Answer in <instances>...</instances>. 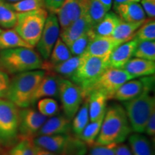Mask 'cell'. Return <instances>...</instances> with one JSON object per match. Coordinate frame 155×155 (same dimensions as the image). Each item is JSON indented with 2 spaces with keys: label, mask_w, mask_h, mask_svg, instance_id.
Here are the masks:
<instances>
[{
  "label": "cell",
  "mask_w": 155,
  "mask_h": 155,
  "mask_svg": "<svg viewBox=\"0 0 155 155\" xmlns=\"http://www.w3.org/2000/svg\"><path fill=\"white\" fill-rule=\"evenodd\" d=\"M72 56L67 45L59 37L52 50L49 58L46 61L50 65H55L67 61Z\"/></svg>",
  "instance_id": "83f0119b"
},
{
  "label": "cell",
  "mask_w": 155,
  "mask_h": 155,
  "mask_svg": "<svg viewBox=\"0 0 155 155\" xmlns=\"http://www.w3.org/2000/svg\"><path fill=\"white\" fill-rule=\"evenodd\" d=\"M104 116L95 121H89L78 137V138L86 143L88 147H93L95 144L98 134L100 132Z\"/></svg>",
  "instance_id": "f1b7e54d"
},
{
  "label": "cell",
  "mask_w": 155,
  "mask_h": 155,
  "mask_svg": "<svg viewBox=\"0 0 155 155\" xmlns=\"http://www.w3.org/2000/svg\"><path fill=\"white\" fill-rule=\"evenodd\" d=\"M96 36H95L91 29L88 32L82 35L79 38H78L76 40L71 42L68 47L72 55L78 56L83 54V53L86 51L90 42Z\"/></svg>",
  "instance_id": "1f68e13d"
},
{
  "label": "cell",
  "mask_w": 155,
  "mask_h": 155,
  "mask_svg": "<svg viewBox=\"0 0 155 155\" xmlns=\"http://www.w3.org/2000/svg\"><path fill=\"white\" fill-rule=\"evenodd\" d=\"M88 0H65L63 6L56 13L61 30L67 28L86 12Z\"/></svg>",
  "instance_id": "5bb4252c"
},
{
  "label": "cell",
  "mask_w": 155,
  "mask_h": 155,
  "mask_svg": "<svg viewBox=\"0 0 155 155\" xmlns=\"http://www.w3.org/2000/svg\"><path fill=\"white\" fill-rule=\"evenodd\" d=\"M16 48H34L25 42L15 29L2 30L0 32V50Z\"/></svg>",
  "instance_id": "d4e9b609"
},
{
  "label": "cell",
  "mask_w": 155,
  "mask_h": 155,
  "mask_svg": "<svg viewBox=\"0 0 155 155\" xmlns=\"http://www.w3.org/2000/svg\"><path fill=\"white\" fill-rule=\"evenodd\" d=\"M71 120L64 114L49 117L39 130L38 136L55 135L71 134Z\"/></svg>",
  "instance_id": "ac0fdd59"
},
{
  "label": "cell",
  "mask_w": 155,
  "mask_h": 155,
  "mask_svg": "<svg viewBox=\"0 0 155 155\" xmlns=\"http://www.w3.org/2000/svg\"><path fill=\"white\" fill-rule=\"evenodd\" d=\"M134 78L154 75L155 62L139 58H131L122 68Z\"/></svg>",
  "instance_id": "ffe728a7"
},
{
  "label": "cell",
  "mask_w": 155,
  "mask_h": 155,
  "mask_svg": "<svg viewBox=\"0 0 155 155\" xmlns=\"http://www.w3.org/2000/svg\"><path fill=\"white\" fill-rule=\"evenodd\" d=\"M45 75V71L41 69L15 74L10 79L5 98L20 108L30 107L34 93Z\"/></svg>",
  "instance_id": "7a4b0ae2"
},
{
  "label": "cell",
  "mask_w": 155,
  "mask_h": 155,
  "mask_svg": "<svg viewBox=\"0 0 155 155\" xmlns=\"http://www.w3.org/2000/svg\"><path fill=\"white\" fill-rule=\"evenodd\" d=\"M81 62L69 80L82 89L85 99L88 98L90 90L97 79L108 68V57H96L81 55Z\"/></svg>",
  "instance_id": "277c9868"
},
{
  "label": "cell",
  "mask_w": 155,
  "mask_h": 155,
  "mask_svg": "<svg viewBox=\"0 0 155 155\" xmlns=\"http://www.w3.org/2000/svg\"><path fill=\"white\" fill-rule=\"evenodd\" d=\"M47 119L48 117L34 108H19L18 140L22 139H33Z\"/></svg>",
  "instance_id": "7c38bea8"
},
{
  "label": "cell",
  "mask_w": 155,
  "mask_h": 155,
  "mask_svg": "<svg viewBox=\"0 0 155 155\" xmlns=\"http://www.w3.org/2000/svg\"><path fill=\"white\" fill-rule=\"evenodd\" d=\"M117 145H94L89 152V155H114Z\"/></svg>",
  "instance_id": "74e56055"
},
{
  "label": "cell",
  "mask_w": 155,
  "mask_h": 155,
  "mask_svg": "<svg viewBox=\"0 0 155 155\" xmlns=\"http://www.w3.org/2000/svg\"><path fill=\"white\" fill-rule=\"evenodd\" d=\"M48 16V12L45 8L17 13L15 30L30 46L35 47L41 36Z\"/></svg>",
  "instance_id": "52a82bcc"
},
{
  "label": "cell",
  "mask_w": 155,
  "mask_h": 155,
  "mask_svg": "<svg viewBox=\"0 0 155 155\" xmlns=\"http://www.w3.org/2000/svg\"><path fill=\"white\" fill-rule=\"evenodd\" d=\"M88 113L90 121H95L104 116L106 110L107 98L102 93L94 91L88 96Z\"/></svg>",
  "instance_id": "7402d4cb"
},
{
  "label": "cell",
  "mask_w": 155,
  "mask_h": 155,
  "mask_svg": "<svg viewBox=\"0 0 155 155\" xmlns=\"http://www.w3.org/2000/svg\"><path fill=\"white\" fill-rule=\"evenodd\" d=\"M114 155H133L130 148L126 144H118Z\"/></svg>",
  "instance_id": "7bdbcfd3"
},
{
  "label": "cell",
  "mask_w": 155,
  "mask_h": 155,
  "mask_svg": "<svg viewBox=\"0 0 155 155\" xmlns=\"http://www.w3.org/2000/svg\"><path fill=\"white\" fill-rule=\"evenodd\" d=\"M89 121L90 119L88 113V98H86L71 120V130L73 134L78 137Z\"/></svg>",
  "instance_id": "4316f807"
},
{
  "label": "cell",
  "mask_w": 155,
  "mask_h": 155,
  "mask_svg": "<svg viewBox=\"0 0 155 155\" xmlns=\"http://www.w3.org/2000/svg\"><path fill=\"white\" fill-rule=\"evenodd\" d=\"M120 21L121 19L116 13L108 12L104 18L92 28V30L95 36H111Z\"/></svg>",
  "instance_id": "cb8c5ba5"
},
{
  "label": "cell",
  "mask_w": 155,
  "mask_h": 155,
  "mask_svg": "<svg viewBox=\"0 0 155 155\" xmlns=\"http://www.w3.org/2000/svg\"><path fill=\"white\" fill-rule=\"evenodd\" d=\"M2 32V30H1V28H0V32Z\"/></svg>",
  "instance_id": "c3c4849f"
},
{
  "label": "cell",
  "mask_w": 155,
  "mask_h": 155,
  "mask_svg": "<svg viewBox=\"0 0 155 155\" xmlns=\"http://www.w3.org/2000/svg\"><path fill=\"white\" fill-rule=\"evenodd\" d=\"M141 0H113L114 2V7L121 5V4H129L134 2H139Z\"/></svg>",
  "instance_id": "f6af8a7d"
},
{
  "label": "cell",
  "mask_w": 155,
  "mask_h": 155,
  "mask_svg": "<svg viewBox=\"0 0 155 155\" xmlns=\"http://www.w3.org/2000/svg\"><path fill=\"white\" fill-rule=\"evenodd\" d=\"M121 44L112 36H96L91 40L86 51L82 55L96 56V57H108L116 47Z\"/></svg>",
  "instance_id": "e0dca14e"
},
{
  "label": "cell",
  "mask_w": 155,
  "mask_h": 155,
  "mask_svg": "<svg viewBox=\"0 0 155 155\" xmlns=\"http://www.w3.org/2000/svg\"><path fill=\"white\" fill-rule=\"evenodd\" d=\"M101 4H102L108 11L111 8L112 4H113V0H98Z\"/></svg>",
  "instance_id": "bcb514c9"
},
{
  "label": "cell",
  "mask_w": 155,
  "mask_h": 155,
  "mask_svg": "<svg viewBox=\"0 0 155 155\" xmlns=\"http://www.w3.org/2000/svg\"><path fill=\"white\" fill-rule=\"evenodd\" d=\"M45 8L50 13L56 14L57 12L61 8L65 0H44Z\"/></svg>",
  "instance_id": "60d3db41"
},
{
  "label": "cell",
  "mask_w": 155,
  "mask_h": 155,
  "mask_svg": "<svg viewBox=\"0 0 155 155\" xmlns=\"http://www.w3.org/2000/svg\"><path fill=\"white\" fill-rule=\"evenodd\" d=\"M151 93L144 91L133 99L123 102L133 133H144L147 121L155 111V98Z\"/></svg>",
  "instance_id": "8992f818"
},
{
  "label": "cell",
  "mask_w": 155,
  "mask_h": 155,
  "mask_svg": "<svg viewBox=\"0 0 155 155\" xmlns=\"http://www.w3.org/2000/svg\"><path fill=\"white\" fill-rule=\"evenodd\" d=\"M108 12L109 11L98 0H88L86 14L94 27L104 18Z\"/></svg>",
  "instance_id": "4dcf8cb0"
},
{
  "label": "cell",
  "mask_w": 155,
  "mask_h": 155,
  "mask_svg": "<svg viewBox=\"0 0 155 155\" xmlns=\"http://www.w3.org/2000/svg\"><path fill=\"white\" fill-rule=\"evenodd\" d=\"M35 145V144H34ZM35 155H57L55 153L35 145Z\"/></svg>",
  "instance_id": "ee69618b"
},
{
  "label": "cell",
  "mask_w": 155,
  "mask_h": 155,
  "mask_svg": "<svg viewBox=\"0 0 155 155\" xmlns=\"http://www.w3.org/2000/svg\"><path fill=\"white\" fill-rule=\"evenodd\" d=\"M133 78H134L123 68L109 67L97 79L91 88L90 93L96 91L105 95L108 100L112 99L118 89L124 83Z\"/></svg>",
  "instance_id": "30bf717a"
},
{
  "label": "cell",
  "mask_w": 155,
  "mask_h": 155,
  "mask_svg": "<svg viewBox=\"0 0 155 155\" xmlns=\"http://www.w3.org/2000/svg\"><path fill=\"white\" fill-rule=\"evenodd\" d=\"M6 155H35L33 139H19Z\"/></svg>",
  "instance_id": "8d00e7d4"
},
{
  "label": "cell",
  "mask_w": 155,
  "mask_h": 155,
  "mask_svg": "<svg viewBox=\"0 0 155 155\" xmlns=\"http://www.w3.org/2000/svg\"><path fill=\"white\" fill-rule=\"evenodd\" d=\"M58 97L64 115L72 120L85 100L82 89L69 79L59 76Z\"/></svg>",
  "instance_id": "9c48e42d"
},
{
  "label": "cell",
  "mask_w": 155,
  "mask_h": 155,
  "mask_svg": "<svg viewBox=\"0 0 155 155\" xmlns=\"http://www.w3.org/2000/svg\"><path fill=\"white\" fill-rule=\"evenodd\" d=\"M43 60L33 48H16L0 50V69L7 74H17L41 69Z\"/></svg>",
  "instance_id": "3957f363"
},
{
  "label": "cell",
  "mask_w": 155,
  "mask_h": 155,
  "mask_svg": "<svg viewBox=\"0 0 155 155\" xmlns=\"http://www.w3.org/2000/svg\"><path fill=\"white\" fill-rule=\"evenodd\" d=\"M2 155H6V154H2Z\"/></svg>",
  "instance_id": "681fc988"
},
{
  "label": "cell",
  "mask_w": 155,
  "mask_h": 155,
  "mask_svg": "<svg viewBox=\"0 0 155 155\" xmlns=\"http://www.w3.org/2000/svg\"><path fill=\"white\" fill-rule=\"evenodd\" d=\"M34 144L57 155H85L87 145L74 134L43 135L33 139Z\"/></svg>",
  "instance_id": "5b68a950"
},
{
  "label": "cell",
  "mask_w": 155,
  "mask_h": 155,
  "mask_svg": "<svg viewBox=\"0 0 155 155\" xmlns=\"http://www.w3.org/2000/svg\"><path fill=\"white\" fill-rule=\"evenodd\" d=\"M7 2H16L20 1V0H6Z\"/></svg>",
  "instance_id": "7dc6e473"
},
{
  "label": "cell",
  "mask_w": 155,
  "mask_h": 155,
  "mask_svg": "<svg viewBox=\"0 0 155 155\" xmlns=\"http://www.w3.org/2000/svg\"><path fill=\"white\" fill-rule=\"evenodd\" d=\"M133 57L155 61V42H138L134 53Z\"/></svg>",
  "instance_id": "836d02e7"
},
{
  "label": "cell",
  "mask_w": 155,
  "mask_h": 155,
  "mask_svg": "<svg viewBox=\"0 0 155 155\" xmlns=\"http://www.w3.org/2000/svg\"><path fill=\"white\" fill-rule=\"evenodd\" d=\"M61 28L57 15L50 13L46 19L40 40L36 45L38 53L43 61L49 58L52 50L60 37Z\"/></svg>",
  "instance_id": "8fae6325"
},
{
  "label": "cell",
  "mask_w": 155,
  "mask_h": 155,
  "mask_svg": "<svg viewBox=\"0 0 155 155\" xmlns=\"http://www.w3.org/2000/svg\"><path fill=\"white\" fill-rule=\"evenodd\" d=\"M93 28L94 26L92 23L85 12L81 15L79 18L71 23L67 28L61 30L60 38L68 46L71 42L82 35L88 32Z\"/></svg>",
  "instance_id": "9a60e30c"
},
{
  "label": "cell",
  "mask_w": 155,
  "mask_h": 155,
  "mask_svg": "<svg viewBox=\"0 0 155 155\" xmlns=\"http://www.w3.org/2000/svg\"><path fill=\"white\" fill-rule=\"evenodd\" d=\"M144 22H127L121 20L111 36L121 43L129 41L134 38L136 32Z\"/></svg>",
  "instance_id": "484cf974"
},
{
  "label": "cell",
  "mask_w": 155,
  "mask_h": 155,
  "mask_svg": "<svg viewBox=\"0 0 155 155\" xmlns=\"http://www.w3.org/2000/svg\"><path fill=\"white\" fill-rule=\"evenodd\" d=\"M144 133H146L150 137H154L155 135V111L153 112L147 121Z\"/></svg>",
  "instance_id": "b9f144b4"
},
{
  "label": "cell",
  "mask_w": 155,
  "mask_h": 155,
  "mask_svg": "<svg viewBox=\"0 0 155 155\" xmlns=\"http://www.w3.org/2000/svg\"><path fill=\"white\" fill-rule=\"evenodd\" d=\"M9 5L17 13L27 12L45 8L44 0H20L16 2L9 3Z\"/></svg>",
  "instance_id": "e575fe53"
},
{
  "label": "cell",
  "mask_w": 155,
  "mask_h": 155,
  "mask_svg": "<svg viewBox=\"0 0 155 155\" xmlns=\"http://www.w3.org/2000/svg\"><path fill=\"white\" fill-rule=\"evenodd\" d=\"M129 148L133 155H154L153 146L146 136L134 133L129 136Z\"/></svg>",
  "instance_id": "603a6c76"
},
{
  "label": "cell",
  "mask_w": 155,
  "mask_h": 155,
  "mask_svg": "<svg viewBox=\"0 0 155 155\" xmlns=\"http://www.w3.org/2000/svg\"><path fill=\"white\" fill-rule=\"evenodd\" d=\"M154 87V75L131 79L124 83L114 96V99L125 102L139 96L144 91L152 92Z\"/></svg>",
  "instance_id": "4fadbf2b"
},
{
  "label": "cell",
  "mask_w": 155,
  "mask_h": 155,
  "mask_svg": "<svg viewBox=\"0 0 155 155\" xmlns=\"http://www.w3.org/2000/svg\"><path fill=\"white\" fill-rule=\"evenodd\" d=\"M121 20L127 22H139L146 20V14L139 2L121 4L114 7Z\"/></svg>",
  "instance_id": "44dd1931"
},
{
  "label": "cell",
  "mask_w": 155,
  "mask_h": 155,
  "mask_svg": "<svg viewBox=\"0 0 155 155\" xmlns=\"http://www.w3.org/2000/svg\"><path fill=\"white\" fill-rule=\"evenodd\" d=\"M138 41L134 38L129 41L123 42L112 50L108 56L110 68H122L131 58L137 47Z\"/></svg>",
  "instance_id": "2e32d148"
},
{
  "label": "cell",
  "mask_w": 155,
  "mask_h": 155,
  "mask_svg": "<svg viewBox=\"0 0 155 155\" xmlns=\"http://www.w3.org/2000/svg\"><path fill=\"white\" fill-rule=\"evenodd\" d=\"M58 83L59 76L45 73L34 93L32 98V105H34L38 100L43 98H58Z\"/></svg>",
  "instance_id": "d6986e66"
},
{
  "label": "cell",
  "mask_w": 155,
  "mask_h": 155,
  "mask_svg": "<svg viewBox=\"0 0 155 155\" xmlns=\"http://www.w3.org/2000/svg\"><path fill=\"white\" fill-rule=\"evenodd\" d=\"M17 22V12L11 8L6 0H0V27L11 29Z\"/></svg>",
  "instance_id": "f546056e"
},
{
  "label": "cell",
  "mask_w": 155,
  "mask_h": 155,
  "mask_svg": "<svg viewBox=\"0 0 155 155\" xmlns=\"http://www.w3.org/2000/svg\"><path fill=\"white\" fill-rule=\"evenodd\" d=\"M9 82H10V78H9V75L0 69V98H6L9 88Z\"/></svg>",
  "instance_id": "f35d334b"
},
{
  "label": "cell",
  "mask_w": 155,
  "mask_h": 155,
  "mask_svg": "<svg viewBox=\"0 0 155 155\" xmlns=\"http://www.w3.org/2000/svg\"><path fill=\"white\" fill-rule=\"evenodd\" d=\"M19 108L7 98H0V145L9 147L18 141Z\"/></svg>",
  "instance_id": "ba28073f"
},
{
  "label": "cell",
  "mask_w": 155,
  "mask_h": 155,
  "mask_svg": "<svg viewBox=\"0 0 155 155\" xmlns=\"http://www.w3.org/2000/svg\"><path fill=\"white\" fill-rule=\"evenodd\" d=\"M134 38L138 42L154 41L155 40V22L154 19H146L139 27Z\"/></svg>",
  "instance_id": "d6a6232c"
},
{
  "label": "cell",
  "mask_w": 155,
  "mask_h": 155,
  "mask_svg": "<svg viewBox=\"0 0 155 155\" xmlns=\"http://www.w3.org/2000/svg\"><path fill=\"white\" fill-rule=\"evenodd\" d=\"M141 5L145 14L150 19L155 17V0H141Z\"/></svg>",
  "instance_id": "ab89813d"
},
{
  "label": "cell",
  "mask_w": 155,
  "mask_h": 155,
  "mask_svg": "<svg viewBox=\"0 0 155 155\" xmlns=\"http://www.w3.org/2000/svg\"><path fill=\"white\" fill-rule=\"evenodd\" d=\"M38 111L46 117L58 115L60 112V106L57 101L53 98H43L38 100Z\"/></svg>",
  "instance_id": "d590c367"
},
{
  "label": "cell",
  "mask_w": 155,
  "mask_h": 155,
  "mask_svg": "<svg viewBox=\"0 0 155 155\" xmlns=\"http://www.w3.org/2000/svg\"><path fill=\"white\" fill-rule=\"evenodd\" d=\"M133 133L123 106L115 104L106 108L94 145L119 144Z\"/></svg>",
  "instance_id": "6da1fadb"
}]
</instances>
